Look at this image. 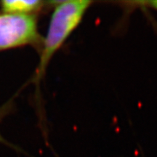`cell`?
Masks as SVG:
<instances>
[{"label": "cell", "instance_id": "6da1fadb", "mask_svg": "<svg viewBox=\"0 0 157 157\" xmlns=\"http://www.w3.org/2000/svg\"><path fill=\"white\" fill-rule=\"evenodd\" d=\"M56 3L47 36L42 42L40 62L36 68V82L42 78L49 62L56 52L81 23L93 2L71 0Z\"/></svg>", "mask_w": 157, "mask_h": 157}, {"label": "cell", "instance_id": "7a4b0ae2", "mask_svg": "<svg viewBox=\"0 0 157 157\" xmlns=\"http://www.w3.org/2000/svg\"><path fill=\"white\" fill-rule=\"evenodd\" d=\"M41 42L35 15L0 13V51Z\"/></svg>", "mask_w": 157, "mask_h": 157}, {"label": "cell", "instance_id": "3957f363", "mask_svg": "<svg viewBox=\"0 0 157 157\" xmlns=\"http://www.w3.org/2000/svg\"><path fill=\"white\" fill-rule=\"evenodd\" d=\"M45 3L40 0H4L0 5L3 13L35 15L44 7Z\"/></svg>", "mask_w": 157, "mask_h": 157}, {"label": "cell", "instance_id": "277c9868", "mask_svg": "<svg viewBox=\"0 0 157 157\" xmlns=\"http://www.w3.org/2000/svg\"><path fill=\"white\" fill-rule=\"evenodd\" d=\"M7 106H6V105H5L4 107H2L1 109H0V121H1L2 119L4 117V116H5L6 114V113H7ZM0 143H6L7 142H6L5 139L3 138L2 137L1 134H0Z\"/></svg>", "mask_w": 157, "mask_h": 157}, {"label": "cell", "instance_id": "5b68a950", "mask_svg": "<svg viewBox=\"0 0 157 157\" xmlns=\"http://www.w3.org/2000/svg\"><path fill=\"white\" fill-rule=\"evenodd\" d=\"M143 5H145L147 7H151V8L157 11V0L155 1H148V2H143Z\"/></svg>", "mask_w": 157, "mask_h": 157}]
</instances>
